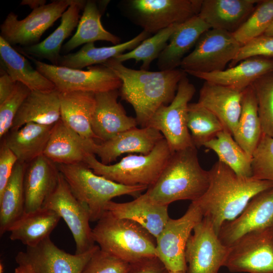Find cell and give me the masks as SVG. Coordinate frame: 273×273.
<instances>
[{
  "label": "cell",
  "mask_w": 273,
  "mask_h": 273,
  "mask_svg": "<svg viewBox=\"0 0 273 273\" xmlns=\"http://www.w3.org/2000/svg\"><path fill=\"white\" fill-rule=\"evenodd\" d=\"M86 1L73 0L61 17L60 25L41 42L29 47H20L19 52L34 59H46L52 65L58 66L60 52L64 40L77 26Z\"/></svg>",
  "instance_id": "obj_26"
},
{
  "label": "cell",
  "mask_w": 273,
  "mask_h": 273,
  "mask_svg": "<svg viewBox=\"0 0 273 273\" xmlns=\"http://www.w3.org/2000/svg\"><path fill=\"white\" fill-rule=\"evenodd\" d=\"M94 139L83 137L60 119L54 125L43 155L57 164L84 163L86 156L94 154Z\"/></svg>",
  "instance_id": "obj_20"
},
{
  "label": "cell",
  "mask_w": 273,
  "mask_h": 273,
  "mask_svg": "<svg viewBox=\"0 0 273 273\" xmlns=\"http://www.w3.org/2000/svg\"><path fill=\"white\" fill-rule=\"evenodd\" d=\"M17 267L15 268L14 273H33L30 267L27 264L23 263H17Z\"/></svg>",
  "instance_id": "obj_50"
},
{
  "label": "cell",
  "mask_w": 273,
  "mask_h": 273,
  "mask_svg": "<svg viewBox=\"0 0 273 273\" xmlns=\"http://www.w3.org/2000/svg\"><path fill=\"white\" fill-rule=\"evenodd\" d=\"M203 218L199 207L192 202L181 217L175 219L169 218L156 239L157 257L169 271L186 273V245L194 228Z\"/></svg>",
  "instance_id": "obj_13"
},
{
  "label": "cell",
  "mask_w": 273,
  "mask_h": 273,
  "mask_svg": "<svg viewBox=\"0 0 273 273\" xmlns=\"http://www.w3.org/2000/svg\"><path fill=\"white\" fill-rule=\"evenodd\" d=\"M252 177L273 182V138L262 134L251 158Z\"/></svg>",
  "instance_id": "obj_42"
},
{
  "label": "cell",
  "mask_w": 273,
  "mask_h": 273,
  "mask_svg": "<svg viewBox=\"0 0 273 273\" xmlns=\"http://www.w3.org/2000/svg\"><path fill=\"white\" fill-rule=\"evenodd\" d=\"M126 273H169V271L157 257H153L130 263Z\"/></svg>",
  "instance_id": "obj_47"
},
{
  "label": "cell",
  "mask_w": 273,
  "mask_h": 273,
  "mask_svg": "<svg viewBox=\"0 0 273 273\" xmlns=\"http://www.w3.org/2000/svg\"><path fill=\"white\" fill-rule=\"evenodd\" d=\"M59 173L57 164L43 154L27 165L24 176L25 212L43 208L57 186Z\"/></svg>",
  "instance_id": "obj_21"
},
{
  "label": "cell",
  "mask_w": 273,
  "mask_h": 273,
  "mask_svg": "<svg viewBox=\"0 0 273 273\" xmlns=\"http://www.w3.org/2000/svg\"><path fill=\"white\" fill-rule=\"evenodd\" d=\"M169 273H186L182 271H169Z\"/></svg>",
  "instance_id": "obj_53"
},
{
  "label": "cell",
  "mask_w": 273,
  "mask_h": 273,
  "mask_svg": "<svg viewBox=\"0 0 273 273\" xmlns=\"http://www.w3.org/2000/svg\"><path fill=\"white\" fill-rule=\"evenodd\" d=\"M151 36V34L143 30L131 39L112 46L97 48L93 42L86 43L75 53L61 55L58 66L81 69L94 65H102L125 53L126 51L128 52L134 49Z\"/></svg>",
  "instance_id": "obj_32"
},
{
  "label": "cell",
  "mask_w": 273,
  "mask_h": 273,
  "mask_svg": "<svg viewBox=\"0 0 273 273\" xmlns=\"http://www.w3.org/2000/svg\"><path fill=\"white\" fill-rule=\"evenodd\" d=\"M258 0H202L198 16L210 29L234 33L254 10Z\"/></svg>",
  "instance_id": "obj_25"
},
{
  "label": "cell",
  "mask_w": 273,
  "mask_h": 273,
  "mask_svg": "<svg viewBox=\"0 0 273 273\" xmlns=\"http://www.w3.org/2000/svg\"><path fill=\"white\" fill-rule=\"evenodd\" d=\"M264 34L268 36H273V21L266 30Z\"/></svg>",
  "instance_id": "obj_51"
},
{
  "label": "cell",
  "mask_w": 273,
  "mask_h": 273,
  "mask_svg": "<svg viewBox=\"0 0 273 273\" xmlns=\"http://www.w3.org/2000/svg\"><path fill=\"white\" fill-rule=\"evenodd\" d=\"M59 95L56 88L48 92L31 90L20 106L10 130L30 122L55 124L61 118Z\"/></svg>",
  "instance_id": "obj_28"
},
{
  "label": "cell",
  "mask_w": 273,
  "mask_h": 273,
  "mask_svg": "<svg viewBox=\"0 0 273 273\" xmlns=\"http://www.w3.org/2000/svg\"><path fill=\"white\" fill-rule=\"evenodd\" d=\"M54 125L26 123L18 129L10 130L3 143L16 156L18 162L29 164L43 154Z\"/></svg>",
  "instance_id": "obj_31"
},
{
  "label": "cell",
  "mask_w": 273,
  "mask_h": 273,
  "mask_svg": "<svg viewBox=\"0 0 273 273\" xmlns=\"http://www.w3.org/2000/svg\"><path fill=\"white\" fill-rule=\"evenodd\" d=\"M195 92L194 85L185 75L178 83L173 101L168 105L161 106L147 126L162 133L172 153L195 147L187 126L188 106Z\"/></svg>",
  "instance_id": "obj_9"
},
{
  "label": "cell",
  "mask_w": 273,
  "mask_h": 273,
  "mask_svg": "<svg viewBox=\"0 0 273 273\" xmlns=\"http://www.w3.org/2000/svg\"><path fill=\"white\" fill-rule=\"evenodd\" d=\"M261 135L257 99L251 85L243 91L241 114L233 136L248 156L252 158Z\"/></svg>",
  "instance_id": "obj_36"
},
{
  "label": "cell",
  "mask_w": 273,
  "mask_h": 273,
  "mask_svg": "<svg viewBox=\"0 0 273 273\" xmlns=\"http://www.w3.org/2000/svg\"><path fill=\"white\" fill-rule=\"evenodd\" d=\"M229 247L223 266L230 271L273 273V227L247 234Z\"/></svg>",
  "instance_id": "obj_14"
},
{
  "label": "cell",
  "mask_w": 273,
  "mask_h": 273,
  "mask_svg": "<svg viewBox=\"0 0 273 273\" xmlns=\"http://www.w3.org/2000/svg\"><path fill=\"white\" fill-rule=\"evenodd\" d=\"M60 218L55 212L45 208L25 212L9 229L10 239L26 247L34 246L50 237Z\"/></svg>",
  "instance_id": "obj_33"
},
{
  "label": "cell",
  "mask_w": 273,
  "mask_h": 273,
  "mask_svg": "<svg viewBox=\"0 0 273 273\" xmlns=\"http://www.w3.org/2000/svg\"><path fill=\"white\" fill-rule=\"evenodd\" d=\"M202 2V0H126L120 6L131 21L154 34L198 15Z\"/></svg>",
  "instance_id": "obj_7"
},
{
  "label": "cell",
  "mask_w": 273,
  "mask_h": 273,
  "mask_svg": "<svg viewBox=\"0 0 273 273\" xmlns=\"http://www.w3.org/2000/svg\"><path fill=\"white\" fill-rule=\"evenodd\" d=\"M26 164L17 162L4 191L0 194V235L9 232L25 213L24 176Z\"/></svg>",
  "instance_id": "obj_35"
},
{
  "label": "cell",
  "mask_w": 273,
  "mask_h": 273,
  "mask_svg": "<svg viewBox=\"0 0 273 273\" xmlns=\"http://www.w3.org/2000/svg\"><path fill=\"white\" fill-rule=\"evenodd\" d=\"M73 0H55L32 10L22 20L10 13L1 25V35L12 46L19 44L26 47L36 44L43 34L66 11Z\"/></svg>",
  "instance_id": "obj_11"
},
{
  "label": "cell",
  "mask_w": 273,
  "mask_h": 273,
  "mask_svg": "<svg viewBox=\"0 0 273 273\" xmlns=\"http://www.w3.org/2000/svg\"><path fill=\"white\" fill-rule=\"evenodd\" d=\"M27 57L60 93L83 91L97 94L119 89L122 85L118 76L103 65L89 66L87 70H82L49 64Z\"/></svg>",
  "instance_id": "obj_8"
},
{
  "label": "cell",
  "mask_w": 273,
  "mask_h": 273,
  "mask_svg": "<svg viewBox=\"0 0 273 273\" xmlns=\"http://www.w3.org/2000/svg\"><path fill=\"white\" fill-rule=\"evenodd\" d=\"M225 129L205 143L203 146L213 151L222 162L238 175L243 177H252L251 158L239 145Z\"/></svg>",
  "instance_id": "obj_37"
},
{
  "label": "cell",
  "mask_w": 273,
  "mask_h": 273,
  "mask_svg": "<svg viewBox=\"0 0 273 273\" xmlns=\"http://www.w3.org/2000/svg\"><path fill=\"white\" fill-rule=\"evenodd\" d=\"M187 126L197 148L203 146L225 129L218 118L198 102L189 104Z\"/></svg>",
  "instance_id": "obj_38"
},
{
  "label": "cell",
  "mask_w": 273,
  "mask_h": 273,
  "mask_svg": "<svg viewBox=\"0 0 273 273\" xmlns=\"http://www.w3.org/2000/svg\"><path fill=\"white\" fill-rule=\"evenodd\" d=\"M130 263L98 249L81 273H126Z\"/></svg>",
  "instance_id": "obj_44"
},
{
  "label": "cell",
  "mask_w": 273,
  "mask_h": 273,
  "mask_svg": "<svg viewBox=\"0 0 273 273\" xmlns=\"http://www.w3.org/2000/svg\"><path fill=\"white\" fill-rule=\"evenodd\" d=\"M273 73V58L253 57L223 71L186 73L206 81L243 90L261 77Z\"/></svg>",
  "instance_id": "obj_24"
},
{
  "label": "cell",
  "mask_w": 273,
  "mask_h": 273,
  "mask_svg": "<svg viewBox=\"0 0 273 273\" xmlns=\"http://www.w3.org/2000/svg\"><path fill=\"white\" fill-rule=\"evenodd\" d=\"M119 95V89L95 94L91 126L96 139L106 141L138 125L135 118L127 116L118 102Z\"/></svg>",
  "instance_id": "obj_18"
},
{
  "label": "cell",
  "mask_w": 273,
  "mask_h": 273,
  "mask_svg": "<svg viewBox=\"0 0 273 273\" xmlns=\"http://www.w3.org/2000/svg\"><path fill=\"white\" fill-rule=\"evenodd\" d=\"M61 119L81 136L96 139L91 120L96 106L95 94L83 91L60 93Z\"/></svg>",
  "instance_id": "obj_30"
},
{
  "label": "cell",
  "mask_w": 273,
  "mask_h": 273,
  "mask_svg": "<svg viewBox=\"0 0 273 273\" xmlns=\"http://www.w3.org/2000/svg\"><path fill=\"white\" fill-rule=\"evenodd\" d=\"M253 57L273 58V36L263 34L242 46L236 58L229 64V67H233Z\"/></svg>",
  "instance_id": "obj_45"
},
{
  "label": "cell",
  "mask_w": 273,
  "mask_h": 273,
  "mask_svg": "<svg viewBox=\"0 0 273 273\" xmlns=\"http://www.w3.org/2000/svg\"><path fill=\"white\" fill-rule=\"evenodd\" d=\"M243 91L205 81L198 103L215 115L233 135L241 114Z\"/></svg>",
  "instance_id": "obj_23"
},
{
  "label": "cell",
  "mask_w": 273,
  "mask_h": 273,
  "mask_svg": "<svg viewBox=\"0 0 273 273\" xmlns=\"http://www.w3.org/2000/svg\"><path fill=\"white\" fill-rule=\"evenodd\" d=\"M31 90L23 83L17 82L13 93L0 104V138L11 130L15 116L25 99Z\"/></svg>",
  "instance_id": "obj_43"
},
{
  "label": "cell",
  "mask_w": 273,
  "mask_h": 273,
  "mask_svg": "<svg viewBox=\"0 0 273 273\" xmlns=\"http://www.w3.org/2000/svg\"><path fill=\"white\" fill-rule=\"evenodd\" d=\"M209 184L195 202L218 235L223 223L236 218L251 199L273 187V182L243 177L218 160L209 170Z\"/></svg>",
  "instance_id": "obj_1"
},
{
  "label": "cell",
  "mask_w": 273,
  "mask_h": 273,
  "mask_svg": "<svg viewBox=\"0 0 273 273\" xmlns=\"http://www.w3.org/2000/svg\"><path fill=\"white\" fill-rule=\"evenodd\" d=\"M272 227L273 187L255 195L236 218L223 223L218 237L230 247L247 234Z\"/></svg>",
  "instance_id": "obj_17"
},
{
  "label": "cell",
  "mask_w": 273,
  "mask_h": 273,
  "mask_svg": "<svg viewBox=\"0 0 273 273\" xmlns=\"http://www.w3.org/2000/svg\"><path fill=\"white\" fill-rule=\"evenodd\" d=\"M93 236L101 250L130 264L157 257L156 239L148 231L108 211L97 221Z\"/></svg>",
  "instance_id": "obj_4"
},
{
  "label": "cell",
  "mask_w": 273,
  "mask_h": 273,
  "mask_svg": "<svg viewBox=\"0 0 273 273\" xmlns=\"http://www.w3.org/2000/svg\"><path fill=\"white\" fill-rule=\"evenodd\" d=\"M46 0H23L21 5H27L33 10L46 5Z\"/></svg>",
  "instance_id": "obj_49"
},
{
  "label": "cell",
  "mask_w": 273,
  "mask_h": 273,
  "mask_svg": "<svg viewBox=\"0 0 273 273\" xmlns=\"http://www.w3.org/2000/svg\"><path fill=\"white\" fill-rule=\"evenodd\" d=\"M179 24L162 29L143 40L134 49L114 58L120 63L133 60L141 61V69L148 70L151 63L158 59L168 44L170 37Z\"/></svg>",
  "instance_id": "obj_39"
},
{
  "label": "cell",
  "mask_w": 273,
  "mask_h": 273,
  "mask_svg": "<svg viewBox=\"0 0 273 273\" xmlns=\"http://www.w3.org/2000/svg\"><path fill=\"white\" fill-rule=\"evenodd\" d=\"M102 65L121 79L119 95L132 106L138 124L141 127L147 126L161 106L168 105L173 101L180 80L187 74L181 69L159 71L135 70L115 59Z\"/></svg>",
  "instance_id": "obj_2"
},
{
  "label": "cell",
  "mask_w": 273,
  "mask_h": 273,
  "mask_svg": "<svg viewBox=\"0 0 273 273\" xmlns=\"http://www.w3.org/2000/svg\"><path fill=\"white\" fill-rule=\"evenodd\" d=\"M1 68L15 82H19L31 90L43 92L56 89L54 84L31 65L22 54L18 52L0 36Z\"/></svg>",
  "instance_id": "obj_34"
},
{
  "label": "cell",
  "mask_w": 273,
  "mask_h": 273,
  "mask_svg": "<svg viewBox=\"0 0 273 273\" xmlns=\"http://www.w3.org/2000/svg\"><path fill=\"white\" fill-rule=\"evenodd\" d=\"M252 86L257 99L262 134L273 138V73L258 78Z\"/></svg>",
  "instance_id": "obj_41"
},
{
  "label": "cell",
  "mask_w": 273,
  "mask_h": 273,
  "mask_svg": "<svg viewBox=\"0 0 273 273\" xmlns=\"http://www.w3.org/2000/svg\"><path fill=\"white\" fill-rule=\"evenodd\" d=\"M72 192L88 208L91 221H97L106 211L107 204L116 197L130 195L136 198L145 186H126L94 173L84 163L57 164Z\"/></svg>",
  "instance_id": "obj_5"
},
{
  "label": "cell",
  "mask_w": 273,
  "mask_h": 273,
  "mask_svg": "<svg viewBox=\"0 0 273 273\" xmlns=\"http://www.w3.org/2000/svg\"><path fill=\"white\" fill-rule=\"evenodd\" d=\"M17 82L1 68L0 104L6 101L14 92Z\"/></svg>",
  "instance_id": "obj_48"
},
{
  "label": "cell",
  "mask_w": 273,
  "mask_h": 273,
  "mask_svg": "<svg viewBox=\"0 0 273 273\" xmlns=\"http://www.w3.org/2000/svg\"><path fill=\"white\" fill-rule=\"evenodd\" d=\"M109 1H86L75 33L62 47L64 53H69L78 47L97 40L112 42L114 45L121 43V39L106 30L101 18Z\"/></svg>",
  "instance_id": "obj_29"
},
{
  "label": "cell",
  "mask_w": 273,
  "mask_h": 273,
  "mask_svg": "<svg viewBox=\"0 0 273 273\" xmlns=\"http://www.w3.org/2000/svg\"><path fill=\"white\" fill-rule=\"evenodd\" d=\"M164 136L154 128L136 127L122 132L113 138L98 144L96 143L94 154L100 158V162L109 165L125 153H150Z\"/></svg>",
  "instance_id": "obj_19"
},
{
  "label": "cell",
  "mask_w": 273,
  "mask_h": 273,
  "mask_svg": "<svg viewBox=\"0 0 273 273\" xmlns=\"http://www.w3.org/2000/svg\"><path fill=\"white\" fill-rule=\"evenodd\" d=\"M196 147L172 153L156 182L146 193L155 202L168 206L183 200L199 199L209 184V171L200 165Z\"/></svg>",
  "instance_id": "obj_3"
},
{
  "label": "cell",
  "mask_w": 273,
  "mask_h": 273,
  "mask_svg": "<svg viewBox=\"0 0 273 273\" xmlns=\"http://www.w3.org/2000/svg\"><path fill=\"white\" fill-rule=\"evenodd\" d=\"M241 47L232 33L210 29L201 36L179 67L186 73L223 71L236 58Z\"/></svg>",
  "instance_id": "obj_10"
},
{
  "label": "cell",
  "mask_w": 273,
  "mask_h": 273,
  "mask_svg": "<svg viewBox=\"0 0 273 273\" xmlns=\"http://www.w3.org/2000/svg\"><path fill=\"white\" fill-rule=\"evenodd\" d=\"M99 246L95 245L81 254H70L58 248L50 237L33 247L19 252L17 263L27 264L33 273H81Z\"/></svg>",
  "instance_id": "obj_16"
},
{
  "label": "cell",
  "mask_w": 273,
  "mask_h": 273,
  "mask_svg": "<svg viewBox=\"0 0 273 273\" xmlns=\"http://www.w3.org/2000/svg\"><path fill=\"white\" fill-rule=\"evenodd\" d=\"M4 267L3 264L1 262L0 263V273H4Z\"/></svg>",
  "instance_id": "obj_52"
},
{
  "label": "cell",
  "mask_w": 273,
  "mask_h": 273,
  "mask_svg": "<svg viewBox=\"0 0 273 273\" xmlns=\"http://www.w3.org/2000/svg\"><path fill=\"white\" fill-rule=\"evenodd\" d=\"M210 29L198 15L179 24L158 58L159 70H171L180 66L183 59L195 46L201 36Z\"/></svg>",
  "instance_id": "obj_27"
},
{
  "label": "cell",
  "mask_w": 273,
  "mask_h": 273,
  "mask_svg": "<svg viewBox=\"0 0 273 273\" xmlns=\"http://www.w3.org/2000/svg\"><path fill=\"white\" fill-rule=\"evenodd\" d=\"M43 208L54 211L64 219L73 237L75 253H84L95 245L89 210L74 196L60 172L57 186Z\"/></svg>",
  "instance_id": "obj_12"
},
{
  "label": "cell",
  "mask_w": 273,
  "mask_h": 273,
  "mask_svg": "<svg viewBox=\"0 0 273 273\" xmlns=\"http://www.w3.org/2000/svg\"><path fill=\"white\" fill-rule=\"evenodd\" d=\"M168 207L155 202L145 193L128 202L111 201L105 210L117 218L138 223L156 239L169 219Z\"/></svg>",
  "instance_id": "obj_22"
},
{
  "label": "cell",
  "mask_w": 273,
  "mask_h": 273,
  "mask_svg": "<svg viewBox=\"0 0 273 273\" xmlns=\"http://www.w3.org/2000/svg\"><path fill=\"white\" fill-rule=\"evenodd\" d=\"M172 153L163 139L146 155H129L114 164L105 165L95 154H88L85 164L96 174L126 186L153 185L158 178Z\"/></svg>",
  "instance_id": "obj_6"
},
{
  "label": "cell",
  "mask_w": 273,
  "mask_h": 273,
  "mask_svg": "<svg viewBox=\"0 0 273 273\" xmlns=\"http://www.w3.org/2000/svg\"><path fill=\"white\" fill-rule=\"evenodd\" d=\"M17 162L16 156L3 142L0 148V194L6 187Z\"/></svg>",
  "instance_id": "obj_46"
},
{
  "label": "cell",
  "mask_w": 273,
  "mask_h": 273,
  "mask_svg": "<svg viewBox=\"0 0 273 273\" xmlns=\"http://www.w3.org/2000/svg\"><path fill=\"white\" fill-rule=\"evenodd\" d=\"M185 250L186 273H218L229 247L218 238L211 221L204 217L194 228Z\"/></svg>",
  "instance_id": "obj_15"
},
{
  "label": "cell",
  "mask_w": 273,
  "mask_h": 273,
  "mask_svg": "<svg viewBox=\"0 0 273 273\" xmlns=\"http://www.w3.org/2000/svg\"><path fill=\"white\" fill-rule=\"evenodd\" d=\"M273 21V0H261L233 35L241 45L263 35Z\"/></svg>",
  "instance_id": "obj_40"
}]
</instances>
